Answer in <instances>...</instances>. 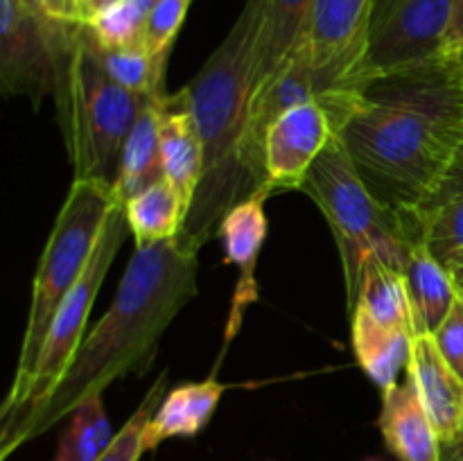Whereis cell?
<instances>
[{
  "instance_id": "1",
  "label": "cell",
  "mask_w": 463,
  "mask_h": 461,
  "mask_svg": "<svg viewBox=\"0 0 463 461\" xmlns=\"http://www.w3.org/2000/svg\"><path fill=\"white\" fill-rule=\"evenodd\" d=\"M366 188L401 221L439 188L463 138V77L446 59L366 84L342 131Z\"/></svg>"
},
{
  "instance_id": "2",
  "label": "cell",
  "mask_w": 463,
  "mask_h": 461,
  "mask_svg": "<svg viewBox=\"0 0 463 461\" xmlns=\"http://www.w3.org/2000/svg\"><path fill=\"white\" fill-rule=\"evenodd\" d=\"M199 251L179 238L136 249L116 298L81 342L50 396L0 432V461L71 416L77 405L127 373L143 375L175 316L197 296Z\"/></svg>"
},
{
  "instance_id": "3",
  "label": "cell",
  "mask_w": 463,
  "mask_h": 461,
  "mask_svg": "<svg viewBox=\"0 0 463 461\" xmlns=\"http://www.w3.org/2000/svg\"><path fill=\"white\" fill-rule=\"evenodd\" d=\"M265 9L267 0H247L220 48L185 86L203 145V172L181 235L197 251L215 238L226 212L258 190L242 147Z\"/></svg>"
},
{
  "instance_id": "4",
  "label": "cell",
  "mask_w": 463,
  "mask_h": 461,
  "mask_svg": "<svg viewBox=\"0 0 463 461\" xmlns=\"http://www.w3.org/2000/svg\"><path fill=\"white\" fill-rule=\"evenodd\" d=\"M303 193L321 208L342 258L348 312L355 307L362 274L371 258L405 269L411 238L401 217L373 197L362 181L342 134L335 136L307 172Z\"/></svg>"
},
{
  "instance_id": "5",
  "label": "cell",
  "mask_w": 463,
  "mask_h": 461,
  "mask_svg": "<svg viewBox=\"0 0 463 461\" xmlns=\"http://www.w3.org/2000/svg\"><path fill=\"white\" fill-rule=\"evenodd\" d=\"M120 202L122 199L118 197L113 181H72L66 202L52 226V233L41 253L39 267H36L30 315H27L25 334H23L21 353H18L16 375L9 391H18L30 378L54 312L84 274L102 238L104 224Z\"/></svg>"
},
{
  "instance_id": "6",
  "label": "cell",
  "mask_w": 463,
  "mask_h": 461,
  "mask_svg": "<svg viewBox=\"0 0 463 461\" xmlns=\"http://www.w3.org/2000/svg\"><path fill=\"white\" fill-rule=\"evenodd\" d=\"M145 104L147 98L131 93L104 71L93 36L81 23L59 107L75 179H116L122 147Z\"/></svg>"
},
{
  "instance_id": "7",
  "label": "cell",
  "mask_w": 463,
  "mask_h": 461,
  "mask_svg": "<svg viewBox=\"0 0 463 461\" xmlns=\"http://www.w3.org/2000/svg\"><path fill=\"white\" fill-rule=\"evenodd\" d=\"M127 230H129V224H127L125 203L120 202L109 215L102 238H99L84 274L77 280L75 287L68 292V296L63 298L59 310L54 312L39 355L32 366L30 378L18 391H9L5 398L3 409H0V432L12 429L18 420L25 419L32 409H36L63 378L72 357L84 342L90 307H93L99 287H102L104 278L111 269L113 258L118 256L122 242H125Z\"/></svg>"
},
{
  "instance_id": "8",
  "label": "cell",
  "mask_w": 463,
  "mask_h": 461,
  "mask_svg": "<svg viewBox=\"0 0 463 461\" xmlns=\"http://www.w3.org/2000/svg\"><path fill=\"white\" fill-rule=\"evenodd\" d=\"M81 21L36 12L23 0H0V86L5 95H25L39 107L66 98L68 68Z\"/></svg>"
},
{
  "instance_id": "9",
  "label": "cell",
  "mask_w": 463,
  "mask_h": 461,
  "mask_svg": "<svg viewBox=\"0 0 463 461\" xmlns=\"http://www.w3.org/2000/svg\"><path fill=\"white\" fill-rule=\"evenodd\" d=\"M452 14L455 0H373L364 84L443 59Z\"/></svg>"
},
{
  "instance_id": "10",
  "label": "cell",
  "mask_w": 463,
  "mask_h": 461,
  "mask_svg": "<svg viewBox=\"0 0 463 461\" xmlns=\"http://www.w3.org/2000/svg\"><path fill=\"white\" fill-rule=\"evenodd\" d=\"M362 99L364 90H330L276 118L262 147L267 188L301 190L319 154L342 134Z\"/></svg>"
},
{
  "instance_id": "11",
  "label": "cell",
  "mask_w": 463,
  "mask_h": 461,
  "mask_svg": "<svg viewBox=\"0 0 463 461\" xmlns=\"http://www.w3.org/2000/svg\"><path fill=\"white\" fill-rule=\"evenodd\" d=\"M373 0H315L306 30L312 68L326 90H364Z\"/></svg>"
},
{
  "instance_id": "12",
  "label": "cell",
  "mask_w": 463,
  "mask_h": 461,
  "mask_svg": "<svg viewBox=\"0 0 463 461\" xmlns=\"http://www.w3.org/2000/svg\"><path fill=\"white\" fill-rule=\"evenodd\" d=\"M271 190L267 185L258 188L256 193L244 197L235 203L224 220L220 221L217 238L224 249L226 262L240 269L238 283H235L233 306L229 312V324L224 333V351L242 325L247 307L256 303L258 285H256V265L260 258V249L267 238V212L265 203L271 197Z\"/></svg>"
},
{
  "instance_id": "13",
  "label": "cell",
  "mask_w": 463,
  "mask_h": 461,
  "mask_svg": "<svg viewBox=\"0 0 463 461\" xmlns=\"http://www.w3.org/2000/svg\"><path fill=\"white\" fill-rule=\"evenodd\" d=\"M156 108L163 179L176 190L190 215L194 194L202 183L203 145L194 125L188 89L156 99Z\"/></svg>"
},
{
  "instance_id": "14",
  "label": "cell",
  "mask_w": 463,
  "mask_h": 461,
  "mask_svg": "<svg viewBox=\"0 0 463 461\" xmlns=\"http://www.w3.org/2000/svg\"><path fill=\"white\" fill-rule=\"evenodd\" d=\"M405 373L414 380L425 409L443 446L463 437V380L439 351L434 334L411 339V355Z\"/></svg>"
},
{
  "instance_id": "15",
  "label": "cell",
  "mask_w": 463,
  "mask_h": 461,
  "mask_svg": "<svg viewBox=\"0 0 463 461\" xmlns=\"http://www.w3.org/2000/svg\"><path fill=\"white\" fill-rule=\"evenodd\" d=\"M378 425L398 461H443V443L410 375L383 393Z\"/></svg>"
},
{
  "instance_id": "16",
  "label": "cell",
  "mask_w": 463,
  "mask_h": 461,
  "mask_svg": "<svg viewBox=\"0 0 463 461\" xmlns=\"http://www.w3.org/2000/svg\"><path fill=\"white\" fill-rule=\"evenodd\" d=\"M411 240H420L441 262L463 251V165L455 161L428 202L402 220Z\"/></svg>"
},
{
  "instance_id": "17",
  "label": "cell",
  "mask_w": 463,
  "mask_h": 461,
  "mask_svg": "<svg viewBox=\"0 0 463 461\" xmlns=\"http://www.w3.org/2000/svg\"><path fill=\"white\" fill-rule=\"evenodd\" d=\"M226 384L215 378L170 389L145 428V450H156L170 438H193L211 423Z\"/></svg>"
},
{
  "instance_id": "18",
  "label": "cell",
  "mask_w": 463,
  "mask_h": 461,
  "mask_svg": "<svg viewBox=\"0 0 463 461\" xmlns=\"http://www.w3.org/2000/svg\"><path fill=\"white\" fill-rule=\"evenodd\" d=\"M315 0H267L265 21L253 68V95L279 77L294 50L303 43Z\"/></svg>"
},
{
  "instance_id": "19",
  "label": "cell",
  "mask_w": 463,
  "mask_h": 461,
  "mask_svg": "<svg viewBox=\"0 0 463 461\" xmlns=\"http://www.w3.org/2000/svg\"><path fill=\"white\" fill-rule=\"evenodd\" d=\"M419 334L437 333L459 296V285L446 262L439 260L420 240H411L405 267Z\"/></svg>"
},
{
  "instance_id": "20",
  "label": "cell",
  "mask_w": 463,
  "mask_h": 461,
  "mask_svg": "<svg viewBox=\"0 0 463 461\" xmlns=\"http://www.w3.org/2000/svg\"><path fill=\"white\" fill-rule=\"evenodd\" d=\"M351 334L357 364L369 375L371 382L383 393L396 387L398 375L410 362L414 337L378 324L362 310L351 312Z\"/></svg>"
},
{
  "instance_id": "21",
  "label": "cell",
  "mask_w": 463,
  "mask_h": 461,
  "mask_svg": "<svg viewBox=\"0 0 463 461\" xmlns=\"http://www.w3.org/2000/svg\"><path fill=\"white\" fill-rule=\"evenodd\" d=\"M353 310L366 312L378 324L402 330L410 337L419 334L405 269L380 260V258H371L366 262Z\"/></svg>"
},
{
  "instance_id": "22",
  "label": "cell",
  "mask_w": 463,
  "mask_h": 461,
  "mask_svg": "<svg viewBox=\"0 0 463 461\" xmlns=\"http://www.w3.org/2000/svg\"><path fill=\"white\" fill-rule=\"evenodd\" d=\"M127 224L134 235L136 249L179 238L188 221V211L165 179L154 181L125 202Z\"/></svg>"
},
{
  "instance_id": "23",
  "label": "cell",
  "mask_w": 463,
  "mask_h": 461,
  "mask_svg": "<svg viewBox=\"0 0 463 461\" xmlns=\"http://www.w3.org/2000/svg\"><path fill=\"white\" fill-rule=\"evenodd\" d=\"M163 179L161 143H158V108L156 99H147L140 111L125 147H122L118 174L113 179L118 197L122 203L138 194L154 181Z\"/></svg>"
},
{
  "instance_id": "24",
  "label": "cell",
  "mask_w": 463,
  "mask_h": 461,
  "mask_svg": "<svg viewBox=\"0 0 463 461\" xmlns=\"http://www.w3.org/2000/svg\"><path fill=\"white\" fill-rule=\"evenodd\" d=\"M116 438L102 393L86 398L71 414V423L59 438L54 461H98Z\"/></svg>"
},
{
  "instance_id": "25",
  "label": "cell",
  "mask_w": 463,
  "mask_h": 461,
  "mask_svg": "<svg viewBox=\"0 0 463 461\" xmlns=\"http://www.w3.org/2000/svg\"><path fill=\"white\" fill-rule=\"evenodd\" d=\"M95 50H98V57L99 61H102L104 71H107L118 84L129 89L131 93L143 95V98L147 99H161L167 95L165 90L167 61H158V59H154L143 45L107 50V48H99V45L95 43Z\"/></svg>"
},
{
  "instance_id": "26",
  "label": "cell",
  "mask_w": 463,
  "mask_h": 461,
  "mask_svg": "<svg viewBox=\"0 0 463 461\" xmlns=\"http://www.w3.org/2000/svg\"><path fill=\"white\" fill-rule=\"evenodd\" d=\"M154 5L156 0H120L84 25L89 27L90 36L99 48H134V45H143L145 23Z\"/></svg>"
},
{
  "instance_id": "27",
  "label": "cell",
  "mask_w": 463,
  "mask_h": 461,
  "mask_svg": "<svg viewBox=\"0 0 463 461\" xmlns=\"http://www.w3.org/2000/svg\"><path fill=\"white\" fill-rule=\"evenodd\" d=\"M165 387H167V375L163 373L156 382L152 384V389L147 391L145 400L140 402L138 409L131 414V419L122 425L116 432V438L111 441V446L102 452L98 461H138L145 455V428L152 420L154 411L158 409V405L165 398Z\"/></svg>"
},
{
  "instance_id": "28",
  "label": "cell",
  "mask_w": 463,
  "mask_h": 461,
  "mask_svg": "<svg viewBox=\"0 0 463 461\" xmlns=\"http://www.w3.org/2000/svg\"><path fill=\"white\" fill-rule=\"evenodd\" d=\"M193 0H156L143 32V48L158 61H167L176 34L185 21Z\"/></svg>"
},
{
  "instance_id": "29",
  "label": "cell",
  "mask_w": 463,
  "mask_h": 461,
  "mask_svg": "<svg viewBox=\"0 0 463 461\" xmlns=\"http://www.w3.org/2000/svg\"><path fill=\"white\" fill-rule=\"evenodd\" d=\"M434 342H437L439 351H441V355L446 357L448 364H450L463 380V289L461 287L450 315L446 316V321H443V324L437 328V333H434Z\"/></svg>"
},
{
  "instance_id": "30",
  "label": "cell",
  "mask_w": 463,
  "mask_h": 461,
  "mask_svg": "<svg viewBox=\"0 0 463 461\" xmlns=\"http://www.w3.org/2000/svg\"><path fill=\"white\" fill-rule=\"evenodd\" d=\"M25 5H30L36 12H43L48 16L54 18H68V21H80L77 18V9L72 0H23Z\"/></svg>"
},
{
  "instance_id": "31",
  "label": "cell",
  "mask_w": 463,
  "mask_h": 461,
  "mask_svg": "<svg viewBox=\"0 0 463 461\" xmlns=\"http://www.w3.org/2000/svg\"><path fill=\"white\" fill-rule=\"evenodd\" d=\"M116 3H120V0H77L75 3L77 18H80L81 23H89L90 18H95L98 14H102L104 9L113 7Z\"/></svg>"
},
{
  "instance_id": "32",
  "label": "cell",
  "mask_w": 463,
  "mask_h": 461,
  "mask_svg": "<svg viewBox=\"0 0 463 461\" xmlns=\"http://www.w3.org/2000/svg\"><path fill=\"white\" fill-rule=\"evenodd\" d=\"M459 43H463V0H455V14H452L450 32H448L446 52Z\"/></svg>"
},
{
  "instance_id": "33",
  "label": "cell",
  "mask_w": 463,
  "mask_h": 461,
  "mask_svg": "<svg viewBox=\"0 0 463 461\" xmlns=\"http://www.w3.org/2000/svg\"><path fill=\"white\" fill-rule=\"evenodd\" d=\"M443 461H463V437L459 441L443 446Z\"/></svg>"
},
{
  "instance_id": "34",
  "label": "cell",
  "mask_w": 463,
  "mask_h": 461,
  "mask_svg": "<svg viewBox=\"0 0 463 461\" xmlns=\"http://www.w3.org/2000/svg\"><path fill=\"white\" fill-rule=\"evenodd\" d=\"M446 59H448V61L452 63V66L457 68V71H459V75L463 77V43L455 45V48L448 50V52H446Z\"/></svg>"
},
{
  "instance_id": "35",
  "label": "cell",
  "mask_w": 463,
  "mask_h": 461,
  "mask_svg": "<svg viewBox=\"0 0 463 461\" xmlns=\"http://www.w3.org/2000/svg\"><path fill=\"white\" fill-rule=\"evenodd\" d=\"M448 267H450V269H459V267H463V251L452 256L450 260H448Z\"/></svg>"
},
{
  "instance_id": "36",
  "label": "cell",
  "mask_w": 463,
  "mask_h": 461,
  "mask_svg": "<svg viewBox=\"0 0 463 461\" xmlns=\"http://www.w3.org/2000/svg\"><path fill=\"white\" fill-rule=\"evenodd\" d=\"M452 274H455L457 278V285L463 289V267H459V269H452Z\"/></svg>"
},
{
  "instance_id": "37",
  "label": "cell",
  "mask_w": 463,
  "mask_h": 461,
  "mask_svg": "<svg viewBox=\"0 0 463 461\" xmlns=\"http://www.w3.org/2000/svg\"><path fill=\"white\" fill-rule=\"evenodd\" d=\"M457 163H461L463 165V138H461V147H459V152H457V158H455Z\"/></svg>"
},
{
  "instance_id": "38",
  "label": "cell",
  "mask_w": 463,
  "mask_h": 461,
  "mask_svg": "<svg viewBox=\"0 0 463 461\" xmlns=\"http://www.w3.org/2000/svg\"><path fill=\"white\" fill-rule=\"evenodd\" d=\"M366 461H378V459H366Z\"/></svg>"
}]
</instances>
